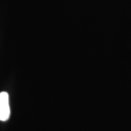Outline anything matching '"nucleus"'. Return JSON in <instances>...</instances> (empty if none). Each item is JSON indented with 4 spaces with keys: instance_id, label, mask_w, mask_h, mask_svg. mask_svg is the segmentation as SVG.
Masks as SVG:
<instances>
[{
    "instance_id": "obj_1",
    "label": "nucleus",
    "mask_w": 131,
    "mask_h": 131,
    "mask_svg": "<svg viewBox=\"0 0 131 131\" xmlns=\"http://www.w3.org/2000/svg\"><path fill=\"white\" fill-rule=\"evenodd\" d=\"M10 116L9 95L7 92L0 93V120L7 121Z\"/></svg>"
}]
</instances>
